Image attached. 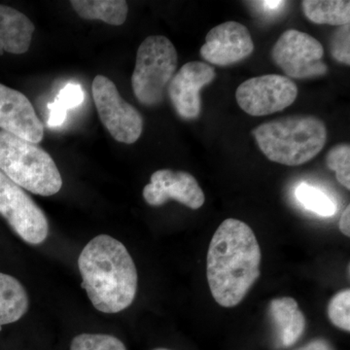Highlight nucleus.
Listing matches in <instances>:
<instances>
[{"instance_id":"1","label":"nucleus","mask_w":350,"mask_h":350,"mask_svg":"<svg viewBox=\"0 0 350 350\" xmlns=\"http://www.w3.org/2000/svg\"><path fill=\"white\" fill-rule=\"evenodd\" d=\"M262 253L250 226L226 219L214 232L206 256V278L216 303L234 308L261 275Z\"/></svg>"},{"instance_id":"8","label":"nucleus","mask_w":350,"mask_h":350,"mask_svg":"<svg viewBox=\"0 0 350 350\" xmlns=\"http://www.w3.org/2000/svg\"><path fill=\"white\" fill-rule=\"evenodd\" d=\"M271 57L276 66L294 79L319 77L328 71V66L322 62V44L297 29L283 32L273 46Z\"/></svg>"},{"instance_id":"13","label":"nucleus","mask_w":350,"mask_h":350,"mask_svg":"<svg viewBox=\"0 0 350 350\" xmlns=\"http://www.w3.org/2000/svg\"><path fill=\"white\" fill-rule=\"evenodd\" d=\"M0 129L38 144L42 142L44 128L33 105L24 94L0 84Z\"/></svg>"},{"instance_id":"19","label":"nucleus","mask_w":350,"mask_h":350,"mask_svg":"<svg viewBox=\"0 0 350 350\" xmlns=\"http://www.w3.org/2000/svg\"><path fill=\"white\" fill-rule=\"evenodd\" d=\"M295 195L301 206L322 217H331L337 213L335 202L326 193L310 184H300Z\"/></svg>"},{"instance_id":"25","label":"nucleus","mask_w":350,"mask_h":350,"mask_svg":"<svg viewBox=\"0 0 350 350\" xmlns=\"http://www.w3.org/2000/svg\"><path fill=\"white\" fill-rule=\"evenodd\" d=\"M48 109L50 111L49 118L47 121L48 126L55 129L63 125L66 121V115H68V110L64 109L56 100L48 105Z\"/></svg>"},{"instance_id":"18","label":"nucleus","mask_w":350,"mask_h":350,"mask_svg":"<svg viewBox=\"0 0 350 350\" xmlns=\"http://www.w3.org/2000/svg\"><path fill=\"white\" fill-rule=\"evenodd\" d=\"M301 7L306 17L314 24L336 27L349 25V0H305Z\"/></svg>"},{"instance_id":"11","label":"nucleus","mask_w":350,"mask_h":350,"mask_svg":"<svg viewBox=\"0 0 350 350\" xmlns=\"http://www.w3.org/2000/svg\"><path fill=\"white\" fill-rule=\"evenodd\" d=\"M253 51L254 43L247 27L229 21L209 31L200 53L207 63L228 66L243 61Z\"/></svg>"},{"instance_id":"17","label":"nucleus","mask_w":350,"mask_h":350,"mask_svg":"<svg viewBox=\"0 0 350 350\" xmlns=\"http://www.w3.org/2000/svg\"><path fill=\"white\" fill-rule=\"evenodd\" d=\"M75 12L86 20H100L108 25H122L128 16V3L124 0H72Z\"/></svg>"},{"instance_id":"2","label":"nucleus","mask_w":350,"mask_h":350,"mask_svg":"<svg viewBox=\"0 0 350 350\" xmlns=\"http://www.w3.org/2000/svg\"><path fill=\"white\" fill-rule=\"evenodd\" d=\"M81 287L94 308L103 313L123 312L137 292V267L126 246L107 234L88 243L78 258Z\"/></svg>"},{"instance_id":"21","label":"nucleus","mask_w":350,"mask_h":350,"mask_svg":"<svg viewBox=\"0 0 350 350\" xmlns=\"http://www.w3.org/2000/svg\"><path fill=\"white\" fill-rule=\"evenodd\" d=\"M70 350H126L124 342L107 334H80L73 338Z\"/></svg>"},{"instance_id":"22","label":"nucleus","mask_w":350,"mask_h":350,"mask_svg":"<svg viewBox=\"0 0 350 350\" xmlns=\"http://www.w3.org/2000/svg\"><path fill=\"white\" fill-rule=\"evenodd\" d=\"M328 317L332 323L340 330L350 331V290L338 292L329 301Z\"/></svg>"},{"instance_id":"15","label":"nucleus","mask_w":350,"mask_h":350,"mask_svg":"<svg viewBox=\"0 0 350 350\" xmlns=\"http://www.w3.org/2000/svg\"><path fill=\"white\" fill-rule=\"evenodd\" d=\"M269 314L283 347H293L303 337L306 319L295 299L290 297L273 299L269 304Z\"/></svg>"},{"instance_id":"6","label":"nucleus","mask_w":350,"mask_h":350,"mask_svg":"<svg viewBox=\"0 0 350 350\" xmlns=\"http://www.w3.org/2000/svg\"><path fill=\"white\" fill-rule=\"evenodd\" d=\"M0 215L23 241L32 245L43 243L49 234V223L42 209L24 189L0 170Z\"/></svg>"},{"instance_id":"12","label":"nucleus","mask_w":350,"mask_h":350,"mask_svg":"<svg viewBox=\"0 0 350 350\" xmlns=\"http://www.w3.org/2000/svg\"><path fill=\"white\" fill-rule=\"evenodd\" d=\"M215 77V69L202 62H190L175 73L167 86V93L179 116L187 120L200 116V90Z\"/></svg>"},{"instance_id":"20","label":"nucleus","mask_w":350,"mask_h":350,"mask_svg":"<svg viewBox=\"0 0 350 350\" xmlns=\"http://www.w3.org/2000/svg\"><path fill=\"white\" fill-rule=\"evenodd\" d=\"M326 165L336 174L340 185L350 190V146L347 144H337L327 153Z\"/></svg>"},{"instance_id":"7","label":"nucleus","mask_w":350,"mask_h":350,"mask_svg":"<svg viewBox=\"0 0 350 350\" xmlns=\"http://www.w3.org/2000/svg\"><path fill=\"white\" fill-rule=\"evenodd\" d=\"M92 91L101 122L111 137L122 144L137 142L144 131V118L137 108L122 98L107 76H96Z\"/></svg>"},{"instance_id":"23","label":"nucleus","mask_w":350,"mask_h":350,"mask_svg":"<svg viewBox=\"0 0 350 350\" xmlns=\"http://www.w3.org/2000/svg\"><path fill=\"white\" fill-rule=\"evenodd\" d=\"M332 56L336 61L350 66V25L338 27L331 39Z\"/></svg>"},{"instance_id":"24","label":"nucleus","mask_w":350,"mask_h":350,"mask_svg":"<svg viewBox=\"0 0 350 350\" xmlns=\"http://www.w3.org/2000/svg\"><path fill=\"white\" fill-rule=\"evenodd\" d=\"M85 94L81 85L77 83H68L57 94L55 100L66 110L72 109L81 105Z\"/></svg>"},{"instance_id":"16","label":"nucleus","mask_w":350,"mask_h":350,"mask_svg":"<svg viewBox=\"0 0 350 350\" xmlns=\"http://www.w3.org/2000/svg\"><path fill=\"white\" fill-rule=\"evenodd\" d=\"M29 306L24 285L14 276L0 273V329L22 319Z\"/></svg>"},{"instance_id":"5","label":"nucleus","mask_w":350,"mask_h":350,"mask_svg":"<svg viewBox=\"0 0 350 350\" xmlns=\"http://www.w3.org/2000/svg\"><path fill=\"white\" fill-rule=\"evenodd\" d=\"M178 57L174 43L163 36H148L137 50L131 86L142 105L155 107L175 75Z\"/></svg>"},{"instance_id":"14","label":"nucleus","mask_w":350,"mask_h":350,"mask_svg":"<svg viewBox=\"0 0 350 350\" xmlns=\"http://www.w3.org/2000/svg\"><path fill=\"white\" fill-rule=\"evenodd\" d=\"M34 29L33 23L25 14L12 7L0 5V55L27 53Z\"/></svg>"},{"instance_id":"3","label":"nucleus","mask_w":350,"mask_h":350,"mask_svg":"<svg viewBox=\"0 0 350 350\" xmlns=\"http://www.w3.org/2000/svg\"><path fill=\"white\" fill-rule=\"evenodd\" d=\"M252 133L269 161L289 167L310 162L321 152L327 139L325 124L312 115L271 120Z\"/></svg>"},{"instance_id":"10","label":"nucleus","mask_w":350,"mask_h":350,"mask_svg":"<svg viewBox=\"0 0 350 350\" xmlns=\"http://www.w3.org/2000/svg\"><path fill=\"white\" fill-rule=\"evenodd\" d=\"M142 195L151 206H161L169 200H176L196 211L206 202V196L197 179L181 170H157L151 175L150 183L145 186Z\"/></svg>"},{"instance_id":"27","label":"nucleus","mask_w":350,"mask_h":350,"mask_svg":"<svg viewBox=\"0 0 350 350\" xmlns=\"http://www.w3.org/2000/svg\"><path fill=\"white\" fill-rule=\"evenodd\" d=\"M340 231L345 234V237H350V206H347L340 216V223H338Z\"/></svg>"},{"instance_id":"28","label":"nucleus","mask_w":350,"mask_h":350,"mask_svg":"<svg viewBox=\"0 0 350 350\" xmlns=\"http://www.w3.org/2000/svg\"><path fill=\"white\" fill-rule=\"evenodd\" d=\"M259 3L262 4V7L269 10V9H271V10H275L278 7L282 6L283 4H285V2L283 1H261Z\"/></svg>"},{"instance_id":"4","label":"nucleus","mask_w":350,"mask_h":350,"mask_svg":"<svg viewBox=\"0 0 350 350\" xmlns=\"http://www.w3.org/2000/svg\"><path fill=\"white\" fill-rule=\"evenodd\" d=\"M0 170L21 188L43 197L63 187L62 175L47 152L4 131H0Z\"/></svg>"},{"instance_id":"29","label":"nucleus","mask_w":350,"mask_h":350,"mask_svg":"<svg viewBox=\"0 0 350 350\" xmlns=\"http://www.w3.org/2000/svg\"><path fill=\"white\" fill-rule=\"evenodd\" d=\"M155 350H170V349H155Z\"/></svg>"},{"instance_id":"9","label":"nucleus","mask_w":350,"mask_h":350,"mask_svg":"<svg viewBox=\"0 0 350 350\" xmlns=\"http://www.w3.org/2000/svg\"><path fill=\"white\" fill-rule=\"evenodd\" d=\"M298 87L286 76L266 75L241 83L236 92L238 105L251 116H266L293 105Z\"/></svg>"},{"instance_id":"26","label":"nucleus","mask_w":350,"mask_h":350,"mask_svg":"<svg viewBox=\"0 0 350 350\" xmlns=\"http://www.w3.org/2000/svg\"><path fill=\"white\" fill-rule=\"evenodd\" d=\"M296 350H335L330 345L328 340L324 338H314L310 340L308 344L304 345L303 347H299Z\"/></svg>"}]
</instances>
